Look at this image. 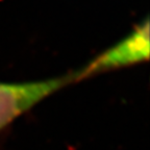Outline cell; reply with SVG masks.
<instances>
[{"mask_svg": "<svg viewBox=\"0 0 150 150\" xmlns=\"http://www.w3.org/2000/svg\"><path fill=\"white\" fill-rule=\"evenodd\" d=\"M77 81V72L28 82H0V130L48 96Z\"/></svg>", "mask_w": 150, "mask_h": 150, "instance_id": "obj_1", "label": "cell"}, {"mask_svg": "<svg viewBox=\"0 0 150 150\" xmlns=\"http://www.w3.org/2000/svg\"><path fill=\"white\" fill-rule=\"evenodd\" d=\"M149 57V20L146 18L128 35L77 71V81L98 73L123 68Z\"/></svg>", "mask_w": 150, "mask_h": 150, "instance_id": "obj_2", "label": "cell"}]
</instances>
